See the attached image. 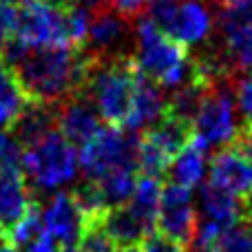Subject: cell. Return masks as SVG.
Instances as JSON below:
<instances>
[{"label": "cell", "mask_w": 252, "mask_h": 252, "mask_svg": "<svg viewBox=\"0 0 252 252\" xmlns=\"http://www.w3.org/2000/svg\"><path fill=\"white\" fill-rule=\"evenodd\" d=\"M95 56L84 47H42L25 49L13 62L25 91L31 100L58 104L60 100L84 89Z\"/></svg>", "instance_id": "obj_1"}, {"label": "cell", "mask_w": 252, "mask_h": 252, "mask_svg": "<svg viewBox=\"0 0 252 252\" xmlns=\"http://www.w3.org/2000/svg\"><path fill=\"white\" fill-rule=\"evenodd\" d=\"M133 60L146 78L161 89H177L192 75V56L188 47L170 38L151 18L139 16L133 25Z\"/></svg>", "instance_id": "obj_2"}, {"label": "cell", "mask_w": 252, "mask_h": 252, "mask_svg": "<svg viewBox=\"0 0 252 252\" xmlns=\"http://www.w3.org/2000/svg\"><path fill=\"white\" fill-rule=\"evenodd\" d=\"M137 71L133 53L95 58L82 93L91 100L93 109L104 124L124 126L133 100Z\"/></svg>", "instance_id": "obj_3"}, {"label": "cell", "mask_w": 252, "mask_h": 252, "mask_svg": "<svg viewBox=\"0 0 252 252\" xmlns=\"http://www.w3.org/2000/svg\"><path fill=\"white\" fill-rule=\"evenodd\" d=\"M20 168L38 190H58L78 177V148L60 130H51L38 142L22 146Z\"/></svg>", "instance_id": "obj_4"}, {"label": "cell", "mask_w": 252, "mask_h": 252, "mask_svg": "<svg viewBox=\"0 0 252 252\" xmlns=\"http://www.w3.org/2000/svg\"><path fill=\"white\" fill-rule=\"evenodd\" d=\"M192 126L188 120L164 111L157 122L146 126L137 133V155L135 164L142 175L164 177L173 157L182 151V146L190 139Z\"/></svg>", "instance_id": "obj_5"}, {"label": "cell", "mask_w": 252, "mask_h": 252, "mask_svg": "<svg viewBox=\"0 0 252 252\" xmlns=\"http://www.w3.org/2000/svg\"><path fill=\"white\" fill-rule=\"evenodd\" d=\"M137 133L124 126L104 124L95 130L91 139L80 146L78 161L87 179H97L118 168H137Z\"/></svg>", "instance_id": "obj_6"}, {"label": "cell", "mask_w": 252, "mask_h": 252, "mask_svg": "<svg viewBox=\"0 0 252 252\" xmlns=\"http://www.w3.org/2000/svg\"><path fill=\"white\" fill-rule=\"evenodd\" d=\"M13 40L27 49L71 47L66 33V4L53 0H20L16 4Z\"/></svg>", "instance_id": "obj_7"}, {"label": "cell", "mask_w": 252, "mask_h": 252, "mask_svg": "<svg viewBox=\"0 0 252 252\" xmlns=\"http://www.w3.org/2000/svg\"><path fill=\"white\" fill-rule=\"evenodd\" d=\"M232 78L217 80L210 84L192 115V133L204 139L208 146H228L239 135L235 97H232Z\"/></svg>", "instance_id": "obj_8"}, {"label": "cell", "mask_w": 252, "mask_h": 252, "mask_svg": "<svg viewBox=\"0 0 252 252\" xmlns=\"http://www.w3.org/2000/svg\"><path fill=\"white\" fill-rule=\"evenodd\" d=\"M197 221H199V215H197L190 188L175 182L161 184V197L155 217L157 230L190 248L195 241Z\"/></svg>", "instance_id": "obj_9"}, {"label": "cell", "mask_w": 252, "mask_h": 252, "mask_svg": "<svg viewBox=\"0 0 252 252\" xmlns=\"http://www.w3.org/2000/svg\"><path fill=\"white\" fill-rule=\"evenodd\" d=\"M217 51L237 73L252 75V11L215 13Z\"/></svg>", "instance_id": "obj_10"}, {"label": "cell", "mask_w": 252, "mask_h": 252, "mask_svg": "<svg viewBox=\"0 0 252 252\" xmlns=\"http://www.w3.org/2000/svg\"><path fill=\"white\" fill-rule=\"evenodd\" d=\"M208 173L210 184L252 204V157L246 155L237 144L219 146L208 161Z\"/></svg>", "instance_id": "obj_11"}, {"label": "cell", "mask_w": 252, "mask_h": 252, "mask_svg": "<svg viewBox=\"0 0 252 252\" xmlns=\"http://www.w3.org/2000/svg\"><path fill=\"white\" fill-rule=\"evenodd\" d=\"M133 25L135 22H128L111 7L100 9V11L91 13L84 49L95 58L122 56L126 53L124 47L133 35Z\"/></svg>", "instance_id": "obj_12"}, {"label": "cell", "mask_w": 252, "mask_h": 252, "mask_svg": "<svg viewBox=\"0 0 252 252\" xmlns=\"http://www.w3.org/2000/svg\"><path fill=\"white\" fill-rule=\"evenodd\" d=\"M35 206L31 188L20 164L0 166V235H9L13 226Z\"/></svg>", "instance_id": "obj_13"}, {"label": "cell", "mask_w": 252, "mask_h": 252, "mask_svg": "<svg viewBox=\"0 0 252 252\" xmlns=\"http://www.w3.org/2000/svg\"><path fill=\"white\" fill-rule=\"evenodd\" d=\"M166 33L184 47L204 44L215 33V9L210 0H182Z\"/></svg>", "instance_id": "obj_14"}, {"label": "cell", "mask_w": 252, "mask_h": 252, "mask_svg": "<svg viewBox=\"0 0 252 252\" xmlns=\"http://www.w3.org/2000/svg\"><path fill=\"white\" fill-rule=\"evenodd\" d=\"M100 126V115L82 91L56 104V128L75 146H82L87 139H91Z\"/></svg>", "instance_id": "obj_15"}, {"label": "cell", "mask_w": 252, "mask_h": 252, "mask_svg": "<svg viewBox=\"0 0 252 252\" xmlns=\"http://www.w3.org/2000/svg\"><path fill=\"white\" fill-rule=\"evenodd\" d=\"M40 221H42V230L51 237L56 244L71 246L78 244V237L84 228V217L78 210L71 190H60L44 204L42 213H40Z\"/></svg>", "instance_id": "obj_16"}, {"label": "cell", "mask_w": 252, "mask_h": 252, "mask_svg": "<svg viewBox=\"0 0 252 252\" xmlns=\"http://www.w3.org/2000/svg\"><path fill=\"white\" fill-rule=\"evenodd\" d=\"M166 111V95L164 89L157 82H153L151 78L137 71L135 78V89H133V100H130V109L126 115L124 128L130 133H139L146 126H151L153 122L164 115Z\"/></svg>", "instance_id": "obj_17"}, {"label": "cell", "mask_w": 252, "mask_h": 252, "mask_svg": "<svg viewBox=\"0 0 252 252\" xmlns=\"http://www.w3.org/2000/svg\"><path fill=\"white\" fill-rule=\"evenodd\" d=\"M252 213V204L235 197L232 192L223 190V188L215 186L210 182L201 184L199 190V206H197V215L199 219L210 223H217L219 228H226L228 223L237 221L239 217Z\"/></svg>", "instance_id": "obj_18"}, {"label": "cell", "mask_w": 252, "mask_h": 252, "mask_svg": "<svg viewBox=\"0 0 252 252\" xmlns=\"http://www.w3.org/2000/svg\"><path fill=\"white\" fill-rule=\"evenodd\" d=\"M208 144L201 137H197L195 133L190 135L186 144L182 146V151L173 157L168 166L170 182L182 184V186L195 190L197 186H201L208 173Z\"/></svg>", "instance_id": "obj_19"}, {"label": "cell", "mask_w": 252, "mask_h": 252, "mask_svg": "<svg viewBox=\"0 0 252 252\" xmlns=\"http://www.w3.org/2000/svg\"><path fill=\"white\" fill-rule=\"evenodd\" d=\"M102 226L111 235V239L118 246L122 244H139L151 230H155V223L148 221L144 215H139L133 206L126 201L122 206H111L102 215Z\"/></svg>", "instance_id": "obj_20"}, {"label": "cell", "mask_w": 252, "mask_h": 252, "mask_svg": "<svg viewBox=\"0 0 252 252\" xmlns=\"http://www.w3.org/2000/svg\"><path fill=\"white\" fill-rule=\"evenodd\" d=\"M11 130L13 139L20 146H29V144L38 142L47 133L56 130V104L31 100L29 106L20 113V118L11 124Z\"/></svg>", "instance_id": "obj_21"}, {"label": "cell", "mask_w": 252, "mask_h": 252, "mask_svg": "<svg viewBox=\"0 0 252 252\" xmlns=\"http://www.w3.org/2000/svg\"><path fill=\"white\" fill-rule=\"evenodd\" d=\"M29 102L31 97L22 87L16 69L0 60V128H11Z\"/></svg>", "instance_id": "obj_22"}, {"label": "cell", "mask_w": 252, "mask_h": 252, "mask_svg": "<svg viewBox=\"0 0 252 252\" xmlns=\"http://www.w3.org/2000/svg\"><path fill=\"white\" fill-rule=\"evenodd\" d=\"M137 168H118L111 170V173L102 175V177L93 179L100 188L102 197H104L106 206H122L133 197L135 184H137Z\"/></svg>", "instance_id": "obj_23"}, {"label": "cell", "mask_w": 252, "mask_h": 252, "mask_svg": "<svg viewBox=\"0 0 252 252\" xmlns=\"http://www.w3.org/2000/svg\"><path fill=\"white\" fill-rule=\"evenodd\" d=\"M219 252H252V213L228 223L213 244Z\"/></svg>", "instance_id": "obj_24"}, {"label": "cell", "mask_w": 252, "mask_h": 252, "mask_svg": "<svg viewBox=\"0 0 252 252\" xmlns=\"http://www.w3.org/2000/svg\"><path fill=\"white\" fill-rule=\"evenodd\" d=\"M232 97L239 113V130L252 133V75L237 73L232 78Z\"/></svg>", "instance_id": "obj_25"}, {"label": "cell", "mask_w": 252, "mask_h": 252, "mask_svg": "<svg viewBox=\"0 0 252 252\" xmlns=\"http://www.w3.org/2000/svg\"><path fill=\"white\" fill-rule=\"evenodd\" d=\"M78 244L84 252H113L115 250V241L111 239V235L104 230L100 219L95 221H87L78 237Z\"/></svg>", "instance_id": "obj_26"}, {"label": "cell", "mask_w": 252, "mask_h": 252, "mask_svg": "<svg viewBox=\"0 0 252 252\" xmlns=\"http://www.w3.org/2000/svg\"><path fill=\"white\" fill-rule=\"evenodd\" d=\"M40 232H42V221H40V213H38V204L33 206V208L29 210V213L25 215V217L20 219V221L16 223V226L9 230V239L13 241V244L20 248V246H27L33 237H38Z\"/></svg>", "instance_id": "obj_27"}, {"label": "cell", "mask_w": 252, "mask_h": 252, "mask_svg": "<svg viewBox=\"0 0 252 252\" xmlns=\"http://www.w3.org/2000/svg\"><path fill=\"white\" fill-rule=\"evenodd\" d=\"M179 2H182V0H148L142 16L151 18L161 31H166V27L170 25L175 11H177Z\"/></svg>", "instance_id": "obj_28"}, {"label": "cell", "mask_w": 252, "mask_h": 252, "mask_svg": "<svg viewBox=\"0 0 252 252\" xmlns=\"http://www.w3.org/2000/svg\"><path fill=\"white\" fill-rule=\"evenodd\" d=\"M139 248H142V252H188V248L184 244H179V241H175L173 237L159 232L157 228L151 230L142 241H139Z\"/></svg>", "instance_id": "obj_29"}, {"label": "cell", "mask_w": 252, "mask_h": 252, "mask_svg": "<svg viewBox=\"0 0 252 252\" xmlns=\"http://www.w3.org/2000/svg\"><path fill=\"white\" fill-rule=\"evenodd\" d=\"M13 29H16V7L0 2V58L11 42Z\"/></svg>", "instance_id": "obj_30"}, {"label": "cell", "mask_w": 252, "mask_h": 252, "mask_svg": "<svg viewBox=\"0 0 252 252\" xmlns=\"http://www.w3.org/2000/svg\"><path fill=\"white\" fill-rule=\"evenodd\" d=\"M148 0H109V7L128 22H135L144 13Z\"/></svg>", "instance_id": "obj_31"}, {"label": "cell", "mask_w": 252, "mask_h": 252, "mask_svg": "<svg viewBox=\"0 0 252 252\" xmlns=\"http://www.w3.org/2000/svg\"><path fill=\"white\" fill-rule=\"evenodd\" d=\"M20 151L22 146L13 139V135L4 133V128H0V166L2 164H20Z\"/></svg>", "instance_id": "obj_32"}, {"label": "cell", "mask_w": 252, "mask_h": 252, "mask_svg": "<svg viewBox=\"0 0 252 252\" xmlns=\"http://www.w3.org/2000/svg\"><path fill=\"white\" fill-rule=\"evenodd\" d=\"M25 252H58V250H56V241L42 230L38 237H33V239L25 246Z\"/></svg>", "instance_id": "obj_33"}, {"label": "cell", "mask_w": 252, "mask_h": 252, "mask_svg": "<svg viewBox=\"0 0 252 252\" xmlns=\"http://www.w3.org/2000/svg\"><path fill=\"white\" fill-rule=\"evenodd\" d=\"M69 4H78V7L87 9L89 13H95L109 7V0H69Z\"/></svg>", "instance_id": "obj_34"}, {"label": "cell", "mask_w": 252, "mask_h": 252, "mask_svg": "<svg viewBox=\"0 0 252 252\" xmlns=\"http://www.w3.org/2000/svg\"><path fill=\"white\" fill-rule=\"evenodd\" d=\"M0 252H18V246L7 235H0Z\"/></svg>", "instance_id": "obj_35"}, {"label": "cell", "mask_w": 252, "mask_h": 252, "mask_svg": "<svg viewBox=\"0 0 252 252\" xmlns=\"http://www.w3.org/2000/svg\"><path fill=\"white\" fill-rule=\"evenodd\" d=\"M113 252H142L139 244H122V246H115Z\"/></svg>", "instance_id": "obj_36"}, {"label": "cell", "mask_w": 252, "mask_h": 252, "mask_svg": "<svg viewBox=\"0 0 252 252\" xmlns=\"http://www.w3.org/2000/svg\"><path fill=\"white\" fill-rule=\"evenodd\" d=\"M60 252H84V250H82V248H80V246L71 244V246H64V248H62Z\"/></svg>", "instance_id": "obj_37"}, {"label": "cell", "mask_w": 252, "mask_h": 252, "mask_svg": "<svg viewBox=\"0 0 252 252\" xmlns=\"http://www.w3.org/2000/svg\"><path fill=\"white\" fill-rule=\"evenodd\" d=\"M0 2H2V4H18L20 0H0Z\"/></svg>", "instance_id": "obj_38"}]
</instances>
